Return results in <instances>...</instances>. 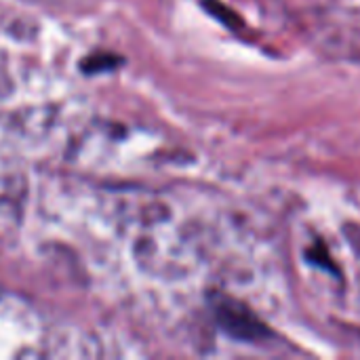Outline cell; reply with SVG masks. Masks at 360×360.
I'll list each match as a JSON object with an SVG mask.
<instances>
[{
	"instance_id": "2",
	"label": "cell",
	"mask_w": 360,
	"mask_h": 360,
	"mask_svg": "<svg viewBox=\"0 0 360 360\" xmlns=\"http://www.w3.org/2000/svg\"><path fill=\"white\" fill-rule=\"evenodd\" d=\"M112 65H116V57L114 55H95V57H91L89 61H86V70L89 72H95V70H108V68H112Z\"/></svg>"
},
{
	"instance_id": "1",
	"label": "cell",
	"mask_w": 360,
	"mask_h": 360,
	"mask_svg": "<svg viewBox=\"0 0 360 360\" xmlns=\"http://www.w3.org/2000/svg\"><path fill=\"white\" fill-rule=\"evenodd\" d=\"M213 314L217 325L221 327L224 333H228L232 340L238 342H264L270 338L268 325L243 302L226 297V295H215L213 297Z\"/></svg>"
}]
</instances>
